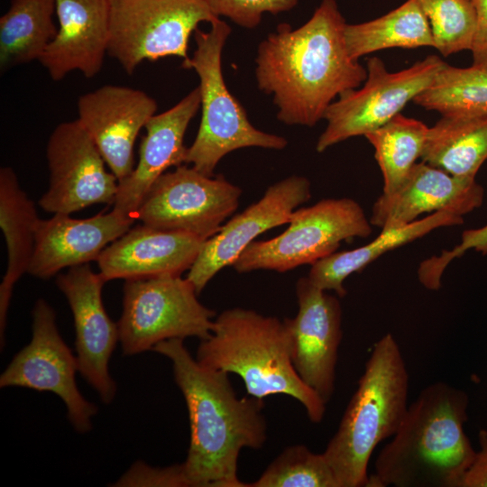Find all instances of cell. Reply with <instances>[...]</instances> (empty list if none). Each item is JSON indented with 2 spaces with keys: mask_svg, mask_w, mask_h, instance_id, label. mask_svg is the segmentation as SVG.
Segmentation results:
<instances>
[{
  "mask_svg": "<svg viewBox=\"0 0 487 487\" xmlns=\"http://www.w3.org/2000/svg\"><path fill=\"white\" fill-rule=\"evenodd\" d=\"M428 127L400 113L364 137L374 148L383 177L382 193H391L403 182L421 157Z\"/></svg>",
  "mask_w": 487,
  "mask_h": 487,
  "instance_id": "cell-28",
  "label": "cell"
},
{
  "mask_svg": "<svg viewBox=\"0 0 487 487\" xmlns=\"http://www.w3.org/2000/svg\"><path fill=\"white\" fill-rule=\"evenodd\" d=\"M476 27L471 48L473 66L487 69V0H473Z\"/></svg>",
  "mask_w": 487,
  "mask_h": 487,
  "instance_id": "cell-35",
  "label": "cell"
},
{
  "mask_svg": "<svg viewBox=\"0 0 487 487\" xmlns=\"http://www.w3.org/2000/svg\"><path fill=\"white\" fill-rule=\"evenodd\" d=\"M311 198L306 177L293 175L270 186L263 196L234 216L206 240L188 270L187 279L199 294L222 269L232 266L262 233L288 224L292 213Z\"/></svg>",
  "mask_w": 487,
  "mask_h": 487,
  "instance_id": "cell-15",
  "label": "cell"
},
{
  "mask_svg": "<svg viewBox=\"0 0 487 487\" xmlns=\"http://www.w3.org/2000/svg\"><path fill=\"white\" fill-rule=\"evenodd\" d=\"M40 218L32 200L22 189L10 167L0 170V226L8 252L6 272L0 285V338L5 345L6 315L14 284L28 272Z\"/></svg>",
  "mask_w": 487,
  "mask_h": 487,
  "instance_id": "cell-23",
  "label": "cell"
},
{
  "mask_svg": "<svg viewBox=\"0 0 487 487\" xmlns=\"http://www.w3.org/2000/svg\"><path fill=\"white\" fill-rule=\"evenodd\" d=\"M426 15L435 48L445 57L471 50L476 12L470 0H418Z\"/></svg>",
  "mask_w": 487,
  "mask_h": 487,
  "instance_id": "cell-31",
  "label": "cell"
},
{
  "mask_svg": "<svg viewBox=\"0 0 487 487\" xmlns=\"http://www.w3.org/2000/svg\"><path fill=\"white\" fill-rule=\"evenodd\" d=\"M205 240L189 233L145 225L130 228L96 262L106 281L179 274L189 270Z\"/></svg>",
  "mask_w": 487,
  "mask_h": 487,
  "instance_id": "cell-22",
  "label": "cell"
},
{
  "mask_svg": "<svg viewBox=\"0 0 487 487\" xmlns=\"http://www.w3.org/2000/svg\"><path fill=\"white\" fill-rule=\"evenodd\" d=\"M462 216L446 211L432 213L412 223L381 229V234L367 244L344 252H335L311 265L308 278L319 289L333 290L342 298L346 294L345 279L365 268L385 253L420 238L444 226L461 225Z\"/></svg>",
  "mask_w": 487,
  "mask_h": 487,
  "instance_id": "cell-24",
  "label": "cell"
},
{
  "mask_svg": "<svg viewBox=\"0 0 487 487\" xmlns=\"http://www.w3.org/2000/svg\"><path fill=\"white\" fill-rule=\"evenodd\" d=\"M231 32L230 26L219 18L208 32H194L196 50L183 60L182 68L194 69L199 78L201 121L197 136L188 148L186 164L212 177L222 158L245 147L282 150L288 142L280 135L255 128L244 106L226 87L222 52Z\"/></svg>",
  "mask_w": 487,
  "mask_h": 487,
  "instance_id": "cell-6",
  "label": "cell"
},
{
  "mask_svg": "<svg viewBox=\"0 0 487 487\" xmlns=\"http://www.w3.org/2000/svg\"><path fill=\"white\" fill-rule=\"evenodd\" d=\"M55 0H11L0 17V69L39 60L55 37Z\"/></svg>",
  "mask_w": 487,
  "mask_h": 487,
  "instance_id": "cell-26",
  "label": "cell"
},
{
  "mask_svg": "<svg viewBox=\"0 0 487 487\" xmlns=\"http://www.w3.org/2000/svg\"><path fill=\"white\" fill-rule=\"evenodd\" d=\"M346 23L335 0H322L297 29L281 23L258 46L255 78L272 95L278 119L312 127L342 93L359 87L367 69L346 47Z\"/></svg>",
  "mask_w": 487,
  "mask_h": 487,
  "instance_id": "cell-1",
  "label": "cell"
},
{
  "mask_svg": "<svg viewBox=\"0 0 487 487\" xmlns=\"http://www.w3.org/2000/svg\"><path fill=\"white\" fill-rule=\"evenodd\" d=\"M445 64L438 56L429 55L409 68L390 72L380 58H369L363 86L342 93L326 109V127L317 140V152L385 124L431 85Z\"/></svg>",
  "mask_w": 487,
  "mask_h": 487,
  "instance_id": "cell-10",
  "label": "cell"
},
{
  "mask_svg": "<svg viewBox=\"0 0 487 487\" xmlns=\"http://www.w3.org/2000/svg\"><path fill=\"white\" fill-rule=\"evenodd\" d=\"M249 487H341L324 453L304 445L288 446Z\"/></svg>",
  "mask_w": 487,
  "mask_h": 487,
  "instance_id": "cell-30",
  "label": "cell"
},
{
  "mask_svg": "<svg viewBox=\"0 0 487 487\" xmlns=\"http://www.w3.org/2000/svg\"><path fill=\"white\" fill-rule=\"evenodd\" d=\"M242 189L222 175L209 177L180 165L160 176L145 194L136 218L148 226L207 240L236 210Z\"/></svg>",
  "mask_w": 487,
  "mask_h": 487,
  "instance_id": "cell-11",
  "label": "cell"
},
{
  "mask_svg": "<svg viewBox=\"0 0 487 487\" xmlns=\"http://www.w3.org/2000/svg\"><path fill=\"white\" fill-rule=\"evenodd\" d=\"M106 280L87 264L70 267L56 283L66 297L75 326V349L78 372L98 393L105 404L116 394V383L108 363L117 342L118 326L107 315L102 301Z\"/></svg>",
  "mask_w": 487,
  "mask_h": 487,
  "instance_id": "cell-16",
  "label": "cell"
},
{
  "mask_svg": "<svg viewBox=\"0 0 487 487\" xmlns=\"http://www.w3.org/2000/svg\"><path fill=\"white\" fill-rule=\"evenodd\" d=\"M345 38L350 56L357 60L384 49L436 46L429 23L418 0H408L385 15L366 23H346Z\"/></svg>",
  "mask_w": 487,
  "mask_h": 487,
  "instance_id": "cell-27",
  "label": "cell"
},
{
  "mask_svg": "<svg viewBox=\"0 0 487 487\" xmlns=\"http://www.w3.org/2000/svg\"><path fill=\"white\" fill-rule=\"evenodd\" d=\"M207 367L240 376L248 395L284 394L297 400L313 423L323 420L326 403L299 378L291 363L284 319L233 308L215 317L210 335L197 349Z\"/></svg>",
  "mask_w": 487,
  "mask_h": 487,
  "instance_id": "cell-4",
  "label": "cell"
},
{
  "mask_svg": "<svg viewBox=\"0 0 487 487\" xmlns=\"http://www.w3.org/2000/svg\"><path fill=\"white\" fill-rule=\"evenodd\" d=\"M409 373L391 333L373 345L364 372L324 455L341 487L366 486L376 446L392 437L408 409Z\"/></svg>",
  "mask_w": 487,
  "mask_h": 487,
  "instance_id": "cell-5",
  "label": "cell"
},
{
  "mask_svg": "<svg viewBox=\"0 0 487 487\" xmlns=\"http://www.w3.org/2000/svg\"><path fill=\"white\" fill-rule=\"evenodd\" d=\"M114 486L190 487L181 464L159 468L142 462L133 464Z\"/></svg>",
  "mask_w": 487,
  "mask_h": 487,
  "instance_id": "cell-34",
  "label": "cell"
},
{
  "mask_svg": "<svg viewBox=\"0 0 487 487\" xmlns=\"http://www.w3.org/2000/svg\"><path fill=\"white\" fill-rule=\"evenodd\" d=\"M280 234L253 241L233 263L239 273L255 270L285 272L334 253L343 241L365 238L372 224L352 198H327L297 208Z\"/></svg>",
  "mask_w": 487,
  "mask_h": 487,
  "instance_id": "cell-8",
  "label": "cell"
},
{
  "mask_svg": "<svg viewBox=\"0 0 487 487\" xmlns=\"http://www.w3.org/2000/svg\"><path fill=\"white\" fill-rule=\"evenodd\" d=\"M198 87L167 111L155 114L145 124L139 161L131 174L118 182L113 210L133 219L145 194L156 179L171 167L186 164L184 137L200 107Z\"/></svg>",
  "mask_w": 487,
  "mask_h": 487,
  "instance_id": "cell-19",
  "label": "cell"
},
{
  "mask_svg": "<svg viewBox=\"0 0 487 487\" xmlns=\"http://www.w3.org/2000/svg\"><path fill=\"white\" fill-rule=\"evenodd\" d=\"M470 1H473V0H470Z\"/></svg>",
  "mask_w": 487,
  "mask_h": 487,
  "instance_id": "cell-37",
  "label": "cell"
},
{
  "mask_svg": "<svg viewBox=\"0 0 487 487\" xmlns=\"http://www.w3.org/2000/svg\"><path fill=\"white\" fill-rule=\"evenodd\" d=\"M480 449L465 472L461 487H487V430L479 432Z\"/></svg>",
  "mask_w": 487,
  "mask_h": 487,
  "instance_id": "cell-36",
  "label": "cell"
},
{
  "mask_svg": "<svg viewBox=\"0 0 487 487\" xmlns=\"http://www.w3.org/2000/svg\"><path fill=\"white\" fill-rule=\"evenodd\" d=\"M107 54L132 74L144 60L188 59V40L216 17L204 0H109Z\"/></svg>",
  "mask_w": 487,
  "mask_h": 487,
  "instance_id": "cell-9",
  "label": "cell"
},
{
  "mask_svg": "<svg viewBox=\"0 0 487 487\" xmlns=\"http://www.w3.org/2000/svg\"><path fill=\"white\" fill-rule=\"evenodd\" d=\"M152 351L171 362L186 401L190 441L181 464L190 487H249L238 478V457L243 448L260 449L266 442L263 400L239 398L229 373L200 364L184 339L162 341Z\"/></svg>",
  "mask_w": 487,
  "mask_h": 487,
  "instance_id": "cell-2",
  "label": "cell"
},
{
  "mask_svg": "<svg viewBox=\"0 0 487 487\" xmlns=\"http://www.w3.org/2000/svg\"><path fill=\"white\" fill-rule=\"evenodd\" d=\"M216 16H225L244 28L259 25L262 14H279L292 9L298 0H204Z\"/></svg>",
  "mask_w": 487,
  "mask_h": 487,
  "instance_id": "cell-32",
  "label": "cell"
},
{
  "mask_svg": "<svg viewBox=\"0 0 487 487\" xmlns=\"http://www.w3.org/2000/svg\"><path fill=\"white\" fill-rule=\"evenodd\" d=\"M468 395L444 381L424 388L408 406L375 460L372 487H461L476 452L467 437Z\"/></svg>",
  "mask_w": 487,
  "mask_h": 487,
  "instance_id": "cell-3",
  "label": "cell"
},
{
  "mask_svg": "<svg viewBox=\"0 0 487 487\" xmlns=\"http://www.w3.org/2000/svg\"><path fill=\"white\" fill-rule=\"evenodd\" d=\"M420 159L453 176L475 179L487 160V114L442 115L428 127Z\"/></svg>",
  "mask_w": 487,
  "mask_h": 487,
  "instance_id": "cell-25",
  "label": "cell"
},
{
  "mask_svg": "<svg viewBox=\"0 0 487 487\" xmlns=\"http://www.w3.org/2000/svg\"><path fill=\"white\" fill-rule=\"evenodd\" d=\"M298 313L283 318L291 363L303 382L326 404L335 391L342 308L337 297L315 286L308 277L296 284Z\"/></svg>",
  "mask_w": 487,
  "mask_h": 487,
  "instance_id": "cell-14",
  "label": "cell"
},
{
  "mask_svg": "<svg viewBox=\"0 0 487 487\" xmlns=\"http://www.w3.org/2000/svg\"><path fill=\"white\" fill-rule=\"evenodd\" d=\"M134 221L115 210L85 219L67 214L40 219L28 273L47 280L64 268L96 261L102 251L125 234Z\"/></svg>",
  "mask_w": 487,
  "mask_h": 487,
  "instance_id": "cell-20",
  "label": "cell"
},
{
  "mask_svg": "<svg viewBox=\"0 0 487 487\" xmlns=\"http://www.w3.org/2000/svg\"><path fill=\"white\" fill-rule=\"evenodd\" d=\"M32 339L12 359L0 376V387H23L56 394L67 409L68 418L80 434L92 428L97 407L80 393L76 355L57 327L54 309L38 299L32 308Z\"/></svg>",
  "mask_w": 487,
  "mask_h": 487,
  "instance_id": "cell-12",
  "label": "cell"
},
{
  "mask_svg": "<svg viewBox=\"0 0 487 487\" xmlns=\"http://www.w3.org/2000/svg\"><path fill=\"white\" fill-rule=\"evenodd\" d=\"M483 199L484 189L475 179L453 176L421 161L397 189L377 198L370 222L384 229L412 223L427 213L446 211L463 217Z\"/></svg>",
  "mask_w": 487,
  "mask_h": 487,
  "instance_id": "cell-18",
  "label": "cell"
},
{
  "mask_svg": "<svg viewBox=\"0 0 487 487\" xmlns=\"http://www.w3.org/2000/svg\"><path fill=\"white\" fill-rule=\"evenodd\" d=\"M46 157L50 186L39 200L43 210L69 215L94 204H114L118 179L106 170L104 158L78 119L54 128Z\"/></svg>",
  "mask_w": 487,
  "mask_h": 487,
  "instance_id": "cell-13",
  "label": "cell"
},
{
  "mask_svg": "<svg viewBox=\"0 0 487 487\" xmlns=\"http://www.w3.org/2000/svg\"><path fill=\"white\" fill-rule=\"evenodd\" d=\"M77 106L78 122L118 182L128 177L136 138L156 114L155 99L140 89L105 85L80 96Z\"/></svg>",
  "mask_w": 487,
  "mask_h": 487,
  "instance_id": "cell-17",
  "label": "cell"
},
{
  "mask_svg": "<svg viewBox=\"0 0 487 487\" xmlns=\"http://www.w3.org/2000/svg\"><path fill=\"white\" fill-rule=\"evenodd\" d=\"M192 283L179 274L125 280L117 323L124 355H134L165 340L207 338L216 312L198 299Z\"/></svg>",
  "mask_w": 487,
  "mask_h": 487,
  "instance_id": "cell-7",
  "label": "cell"
},
{
  "mask_svg": "<svg viewBox=\"0 0 487 487\" xmlns=\"http://www.w3.org/2000/svg\"><path fill=\"white\" fill-rule=\"evenodd\" d=\"M55 5L58 31L38 61L55 81L73 70L95 77L108 49L109 0H55Z\"/></svg>",
  "mask_w": 487,
  "mask_h": 487,
  "instance_id": "cell-21",
  "label": "cell"
},
{
  "mask_svg": "<svg viewBox=\"0 0 487 487\" xmlns=\"http://www.w3.org/2000/svg\"><path fill=\"white\" fill-rule=\"evenodd\" d=\"M473 249L487 254V224L480 228L469 229L463 233L461 243L450 251H444L438 256L424 260L418 270L421 284L431 290L441 287V277L451 261L462 256L466 251Z\"/></svg>",
  "mask_w": 487,
  "mask_h": 487,
  "instance_id": "cell-33",
  "label": "cell"
},
{
  "mask_svg": "<svg viewBox=\"0 0 487 487\" xmlns=\"http://www.w3.org/2000/svg\"><path fill=\"white\" fill-rule=\"evenodd\" d=\"M414 103L444 115L487 114V69L445 64Z\"/></svg>",
  "mask_w": 487,
  "mask_h": 487,
  "instance_id": "cell-29",
  "label": "cell"
}]
</instances>
